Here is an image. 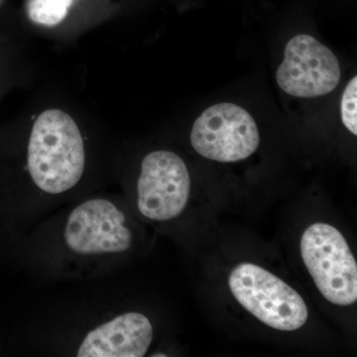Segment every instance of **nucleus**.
<instances>
[{"mask_svg":"<svg viewBox=\"0 0 357 357\" xmlns=\"http://www.w3.org/2000/svg\"><path fill=\"white\" fill-rule=\"evenodd\" d=\"M33 182L58 195L75 187L83 176L86 154L76 121L60 109L45 110L33 124L27 156Z\"/></svg>","mask_w":357,"mask_h":357,"instance_id":"1","label":"nucleus"},{"mask_svg":"<svg viewBox=\"0 0 357 357\" xmlns=\"http://www.w3.org/2000/svg\"><path fill=\"white\" fill-rule=\"evenodd\" d=\"M229 284L239 304L270 328L292 332L306 324L309 314L305 301L264 268L243 263L232 270Z\"/></svg>","mask_w":357,"mask_h":357,"instance_id":"2","label":"nucleus"},{"mask_svg":"<svg viewBox=\"0 0 357 357\" xmlns=\"http://www.w3.org/2000/svg\"><path fill=\"white\" fill-rule=\"evenodd\" d=\"M301 255L319 292L328 302L357 301V263L344 236L333 225L314 223L301 238Z\"/></svg>","mask_w":357,"mask_h":357,"instance_id":"3","label":"nucleus"},{"mask_svg":"<svg viewBox=\"0 0 357 357\" xmlns=\"http://www.w3.org/2000/svg\"><path fill=\"white\" fill-rule=\"evenodd\" d=\"M191 143L204 158L229 163L255 153L260 136L257 124L248 110L222 102L208 107L197 119Z\"/></svg>","mask_w":357,"mask_h":357,"instance_id":"4","label":"nucleus"},{"mask_svg":"<svg viewBox=\"0 0 357 357\" xmlns=\"http://www.w3.org/2000/svg\"><path fill=\"white\" fill-rule=\"evenodd\" d=\"M190 190L189 171L177 154L160 150L143 159L137 204L145 218L166 222L178 217L189 201Z\"/></svg>","mask_w":357,"mask_h":357,"instance_id":"5","label":"nucleus"},{"mask_svg":"<svg viewBox=\"0 0 357 357\" xmlns=\"http://www.w3.org/2000/svg\"><path fill=\"white\" fill-rule=\"evenodd\" d=\"M340 79L337 58L311 35H297L286 45L276 81L288 95L297 98L328 95L337 88Z\"/></svg>","mask_w":357,"mask_h":357,"instance_id":"6","label":"nucleus"},{"mask_svg":"<svg viewBox=\"0 0 357 357\" xmlns=\"http://www.w3.org/2000/svg\"><path fill=\"white\" fill-rule=\"evenodd\" d=\"M126 215L112 202L96 199L77 206L68 218L65 241L68 248L82 255L121 253L132 243Z\"/></svg>","mask_w":357,"mask_h":357,"instance_id":"7","label":"nucleus"},{"mask_svg":"<svg viewBox=\"0 0 357 357\" xmlns=\"http://www.w3.org/2000/svg\"><path fill=\"white\" fill-rule=\"evenodd\" d=\"M153 340L149 319L139 312H126L89 332L79 357H142Z\"/></svg>","mask_w":357,"mask_h":357,"instance_id":"8","label":"nucleus"},{"mask_svg":"<svg viewBox=\"0 0 357 357\" xmlns=\"http://www.w3.org/2000/svg\"><path fill=\"white\" fill-rule=\"evenodd\" d=\"M72 3L73 0H29L28 16L36 24L53 27L65 20Z\"/></svg>","mask_w":357,"mask_h":357,"instance_id":"9","label":"nucleus"},{"mask_svg":"<svg viewBox=\"0 0 357 357\" xmlns=\"http://www.w3.org/2000/svg\"><path fill=\"white\" fill-rule=\"evenodd\" d=\"M357 77L351 79L342 93L340 115L342 123L354 135H357Z\"/></svg>","mask_w":357,"mask_h":357,"instance_id":"10","label":"nucleus"},{"mask_svg":"<svg viewBox=\"0 0 357 357\" xmlns=\"http://www.w3.org/2000/svg\"><path fill=\"white\" fill-rule=\"evenodd\" d=\"M154 357H157V356H161V357H165V354H154L153 356Z\"/></svg>","mask_w":357,"mask_h":357,"instance_id":"11","label":"nucleus"},{"mask_svg":"<svg viewBox=\"0 0 357 357\" xmlns=\"http://www.w3.org/2000/svg\"><path fill=\"white\" fill-rule=\"evenodd\" d=\"M3 2H4V0H0V6H1L2 4H3Z\"/></svg>","mask_w":357,"mask_h":357,"instance_id":"12","label":"nucleus"}]
</instances>
